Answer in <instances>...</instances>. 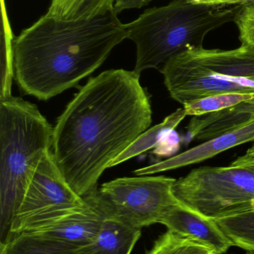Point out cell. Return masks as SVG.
Instances as JSON below:
<instances>
[{"instance_id":"4","label":"cell","mask_w":254,"mask_h":254,"mask_svg":"<svg viewBox=\"0 0 254 254\" xmlns=\"http://www.w3.org/2000/svg\"><path fill=\"white\" fill-rule=\"evenodd\" d=\"M53 127L37 107L17 97L0 100V237L5 243Z\"/></svg>"},{"instance_id":"21","label":"cell","mask_w":254,"mask_h":254,"mask_svg":"<svg viewBox=\"0 0 254 254\" xmlns=\"http://www.w3.org/2000/svg\"><path fill=\"white\" fill-rule=\"evenodd\" d=\"M170 254H216L213 251L195 242L183 240Z\"/></svg>"},{"instance_id":"20","label":"cell","mask_w":254,"mask_h":254,"mask_svg":"<svg viewBox=\"0 0 254 254\" xmlns=\"http://www.w3.org/2000/svg\"><path fill=\"white\" fill-rule=\"evenodd\" d=\"M182 240H183L167 231L155 242L152 250L147 254H170Z\"/></svg>"},{"instance_id":"24","label":"cell","mask_w":254,"mask_h":254,"mask_svg":"<svg viewBox=\"0 0 254 254\" xmlns=\"http://www.w3.org/2000/svg\"><path fill=\"white\" fill-rule=\"evenodd\" d=\"M230 166H232V167H249V168L253 169L254 170V160L244 161V162L231 163Z\"/></svg>"},{"instance_id":"18","label":"cell","mask_w":254,"mask_h":254,"mask_svg":"<svg viewBox=\"0 0 254 254\" xmlns=\"http://www.w3.org/2000/svg\"><path fill=\"white\" fill-rule=\"evenodd\" d=\"M9 22L6 20L5 28L3 29L2 44H1V89H0V100L5 99L12 96V79L14 76L13 67V34L9 27Z\"/></svg>"},{"instance_id":"13","label":"cell","mask_w":254,"mask_h":254,"mask_svg":"<svg viewBox=\"0 0 254 254\" xmlns=\"http://www.w3.org/2000/svg\"><path fill=\"white\" fill-rule=\"evenodd\" d=\"M89 244L82 246L44 236L21 233L0 244V254H89Z\"/></svg>"},{"instance_id":"26","label":"cell","mask_w":254,"mask_h":254,"mask_svg":"<svg viewBox=\"0 0 254 254\" xmlns=\"http://www.w3.org/2000/svg\"><path fill=\"white\" fill-rule=\"evenodd\" d=\"M246 254H254V253H252V252H248Z\"/></svg>"},{"instance_id":"25","label":"cell","mask_w":254,"mask_h":254,"mask_svg":"<svg viewBox=\"0 0 254 254\" xmlns=\"http://www.w3.org/2000/svg\"><path fill=\"white\" fill-rule=\"evenodd\" d=\"M250 4H254V0H237L235 3V4H240V5Z\"/></svg>"},{"instance_id":"22","label":"cell","mask_w":254,"mask_h":254,"mask_svg":"<svg viewBox=\"0 0 254 254\" xmlns=\"http://www.w3.org/2000/svg\"><path fill=\"white\" fill-rule=\"evenodd\" d=\"M151 1L152 0H116L113 11L118 15L127 9L141 8Z\"/></svg>"},{"instance_id":"11","label":"cell","mask_w":254,"mask_h":254,"mask_svg":"<svg viewBox=\"0 0 254 254\" xmlns=\"http://www.w3.org/2000/svg\"><path fill=\"white\" fill-rule=\"evenodd\" d=\"M254 122V98L225 110L195 116L187 126L190 140L204 142Z\"/></svg>"},{"instance_id":"15","label":"cell","mask_w":254,"mask_h":254,"mask_svg":"<svg viewBox=\"0 0 254 254\" xmlns=\"http://www.w3.org/2000/svg\"><path fill=\"white\" fill-rule=\"evenodd\" d=\"M116 0H52L46 16L62 20L89 19L113 11Z\"/></svg>"},{"instance_id":"14","label":"cell","mask_w":254,"mask_h":254,"mask_svg":"<svg viewBox=\"0 0 254 254\" xmlns=\"http://www.w3.org/2000/svg\"><path fill=\"white\" fill-rule=\"evenodd\" d=\"M186 116L187 114L183 107V109H178L177 111L167 116L159 125L148 128L137 137V140L128 149H125L113 161L110 168L159 146L163 139L169 133L175 130L177 127L186 119Z\"/></svg>"},{"instance_id":"7","label":"cell","mask_w":254,"mask_h":254,"mask_svg":"<svg viewBox=\"0 0 254 254\" xmlns=\"http://www.w3.org/2000/svg\"><path fill=\"white\" fill-rule=\"evenodd\" d=\"M85 204V198L67 183L51 149L43 155L30 181L7 241L28 225L49 220Z\"/></svg>"},{"instance_id":"5","label":"cell","mask_w":254,"mask_h":254,"mask_svg":"<svg viewBox=\"0 0 254 254\" xmlns=\"http://www.w3.org/2000/svg\"><path fill=\"white\" fill-rule=\"evenodd\" d=\"M173 193L181 205L213 220L253 211L254 170L200 167L176 179Z\"/></svg>"},{"instance_id":"19","label":"cell","mask_w":254,"mask_h":254,"mask_svg":"<svg viewBox=\"0 0 254 254\" xmlns=\"http://www.w3.org/2000/svg\"><path fill=\"white\" fill-rule=\"evenodd\" d=\"M234 22L238 28L242 44L254 46V4L242 5Z\"/></svg>"},{"instance_id":"3","label":"cell","mask_w":254,"mask_h":254,"mask_svg":"<svg viewBox=\"0 0 254 254\" xmlns=\"http://www.w3.org/2000/svg\"><path fill=\"white\" fill-rule=\"evenodd\" d=\"M240 4H194L173 0L145 10L125 24L127 37L136 45L134 71L161 69L172 58L189 49L204 47L210 31L234 22Z\"/></svg>"},{"instance_id":"10","label":"cell","mask_w":254,"mask_h":254,"mask_svg":"<svg viewBox=\"0 0 254 254\" xmlns=\"http://www.w3.org/2000/svg\"><path fill=\"white\" fill-rule=\"evenodd\" d=\"M250 142H254V122L239 129L202 142L161 162L138 169L134 173L137 176H149L177 170L207 161L225 151Z\"/></svg>"},{"instance_id":"23","label":"cell","mask_w":254,"mask_h":254,"mask_svg":"<svg viewBox=\"0 0 254 254\" xmlns=\"http://www.w3.org/2000/svg\"><path fill=\"white\" fill-rule=\"evenodd\" d=\"M194 4H235L237 0H185Z\"/></svg>"},{"instance_id":"6","label":"cell","mask_w":254,"mask_h":254,"mask_svg":"<svg viewBox=\"0 0 254 254\" xmlns=\"http://www.w3.org/2000/svg\"><path fill=\"white\" fill-rule=\"evenodd\" d=\"M175 182L165 176L119 178L98 190L113 217L142 230L160 223L170 208L180 204L173 193Z\"/></svg>"},{"instance_id":"17","label":"cell","mask_w":254,"mask_h":254,"mask_svg":"<svg viewBox=\"0 0 254 254\" xmlns=\"http://www.w3.org/2000/svg\"><path fill=\"white\" fill-rule=\"evenodd\" d=\"M254 98V92H230L196 100L183 106L187 116H201L225 110Z\"/></svg>"},{"instance_id":"9","label":"cell","mask_w":254,"mask_h":254,"mask_svg":"<svg viewBox=\"0 0 254 254\" xmlns=\"http://www.w3.org/2000/svg\"><path fill=\"white\" fill-rule=\"evenodd\" d=\"M160 224L182 240L195 242L209 248L216 254H224L232 243L213 219H207L187 207L177 204L163 216Z\"/></svg>"},{"instance_id":"8","label":"cell","mask_w":254,"mask_h":254,"mask_svg":"<svg viewBox=\"0 0 254 254\" xmlns=\"http://www.w3.org/2000/svg\"><path fill=\"white\" fill-rule=\"evenodd\" d=\"M164 77L207 76L230 81L254 83V46L242 44L232 50L189 49L160 69Z\"/></svg>"},{"instance_id":"16","label":"cell","mask_w":254,"mask_h":254,"mask_svg":"<svg viewBox=\"0 0 254 254\" xmlns=\"http://www.w3.org/2000/svg\"><path fill=\"white\" fill-rule=\"evenodd\" d=\"M214 221L233 246L254 253V210Z\"/></svg>"},{"instance_id":"12","label":"cell","mask_w":254,"mask_h":254,"mask_svg":"<svg viewBox=\"0 0 254 254\" xmlns=\"http://www.w3.org/2000/svg\"><path fill=\"white\" fill-rule=\"evenodd\" d=\"M141 231L113 216H107L89 245V254H131L141 237Z\"/></svg>"},{"instance_id":"2","label":"cell","mask_w":254,"mask_h":254,"mask_svg":"<svg viewBox=\"0 0 254 254\" xmlns=\"http://www.w3.org/2000/svg\"><path fill=\"white\" fill-rule=\"evenodd\" d=\"M125 39L114 11L74 20L43 15L15 39V80L22 93L48 101L98 69Z\"/></svg>"},{"instance_id":"1","label":"cell","mask_w":254,"mask_h":254,"mask_svg":"<svg viewBox=\"0 0 254 254\" xmlns=\"http://www.w3.org/2000/svg\"><path fill=\"white\" fill-rule=\"evenodd\" d=\"M135 71L110 69L88 80L53 127L52 152L67 183L84 197L152 122L150 98Z\"/></svg>"}]
</instances>
